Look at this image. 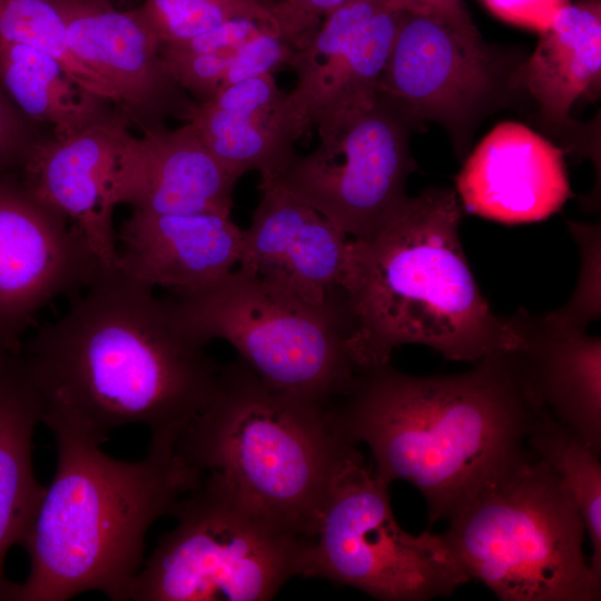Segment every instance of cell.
Listing matches in <instances>:
<instances>
[{"mask_svg": "<svg viewBox=\"0 0 601 601\" xmlns=\"http://www.w3.org/2000/svg\"><path fill=\"white\" fill-rule=\"evenodd\" d=\"M86 289L19 349L41 423L97 444L112 430L141 424L149 445L176 447L221 366L171 297L118 269H104Z\"/></svg>", "mask_w": 601, "mask_h": 601, "instance_id": "cell-1", "label": "cell"}, {"mask_svg": "<svg viewBox=\"0 0 601 601\" xmlns=\"http://www.w3.org/2000/svg\"><path fill=\"white\" fill-rule=\"evenodd\" d=\"M333 411L346 439L370 449L381 480L421 492L430 525L513 463L549 413L518 347L459 374L415 376L391 363L361 370Z\"/></svg>", "mask_w": 601, "mask_h": 601, "instance_id": "cell-2", "label": "cell"}, {"mask_svg": "<svg viewBox=\"0 0 601 601\" xmlns=\"http://www.w3.org/2000/svg\"><path fill=\"white\" fill-rule=\"evenodd\" d=\"M463 213L455 189L430 187L372 234L348 239L341 292L358 371L390 363L406 344L472 363L520 345L470 269L459 235Z\"/></svg>", "mask_w": 601, "mask_h": 601, "instance_id": "cell-3", "label": "cell"}, {"mask_svg": "<svg viewBox=\"0 0 601 601\" xmlns=\"http://www.w3.org/2000/svg\"><path fill=\"white\" fill-rule=\"evenodd\" d=\"M52 433L57 469L21 543L30 570L13 601H66L91 590L128 600L149 528L174 514L201 473L174 447L148 445L144 459L122 461L92 441Z\"/></svg>", "mask_w": 601, "mask_h": 601, "instance_id": "cell-4", "label": "cell"}, {"mask_svg": "<svg viewBox=\"0 0 601 601\" xmlns=\"http://www.w3.org/2000/svg\"><path fill=\"white\" fill-rule=\"evenodd\" d=\"M352 445L333 404L274 390L238 357L220 367L176 451L247 506L312 539L334 472Z\"/></svg>", "mask_w": 601, "mask_h": 601, "instance_id": "cell-5", "label": "cell"}, {"mask_svg": "<svg viewBox=\"0 0 601 601\" xmlns=\"http://www.w3.org/2000/svg\"><path fill=\"white\" fill-rule=\"evenodd\" d=\"M442 533L470 580L502 601H599L584 524L562 479L529 447L449 520Z\"/></svg>", "mask_w": 601, "mask_h": 601, "instance_id": "cell-6", "label": "cell"}, {"mask_svg": "<svg viewBox=\"0 0 601 601\" xmlns=\"http://www.w3.org/2000/svg\"><path fill=\"white\" fill-rule=\"evenodd\" d=\"M134 580V601H267L299 575L302 538L201 475Z\"/></svg>", "mask_w": 601, "mask_h": 601, "instance_id": "cell-7", "label": "cell"}, {"mask_svg": "<svg viewBox=\"0 0 601 601\" xmlns=\"http://www.w3.org/2000/svg\"><path fill=\"white\" fill-rule=\"evenodd\" d=\"M189 329L230 343L269 387L331 405L358 368L345 318L307 305L237 269L203 288L170 296Z\"/></svg>", "mask_w": 601, "mask_h": 601, "instance_id": "cell-8", "label": "cell"}, {"mask_svg": "<svg viewBox=\"0 0 601 601\" xmlns=\"http://www.w3.org/2000/svg\"><path fill=\"white\" fill-rule=\"evenodd\" d=\"M388 486L352 445L334 472L299 575L348 585L382 601L452 595L469 575L442 533L412 534L400 526Z\"/></svg>", "mask_w": 601, "mask_h": 601, "instance_id": "cell-9", "label": "cell"}, {"mask_svg": "<svg viewBox=\"0 0 601 601\" xmlns=\"http://www.w3.org/2000/svg\"><path fill=\"white\" fill-rule=\"evenodd\" d=\"M317 128L319 144L296 155L275 180L349 238L382 227L408 197L406 180L416 165L412 125L377 97Z\"/></svg>", "mask_w": 601, "mask_h": 601, "instance_id": "cell-10", "label": "cell"}, {"mask_svg": "<svg viewBox=\"0 0 601 601\" xmlns=\"http://www.w3.org/2000/svg\"><path fill=\"white\" fill-rule=\"evenodd\" d=\"M512 70L502 67L482 37L403 11L377 96L414 129L423 121L442 125L464 156L475 124L504 91H512Z\"/></svg>", "mask_w": 601, "mask_h": 601, "instance_id": "cell-11", "label": "cell"}, {"mask_svg": "<svg viewBox=\"0 0 601 601\" xmlns=\"http://www.w3.org/2000/svg\"><path fill=\"white\" fill-rule=\"evenodd\" d=\"M102 270L68 220L12 174L0 175V341L9 349H20V335L42 307L88 287Z\"/></svg>", "mask_w": 601, "mask_h": 601, "instance_id": "cell-12", "label": "cell"}, {"mask_svg": "<svg viewBox=\"0 0 601 601\" xmlns=\"http://www.w3.org/2000/svg\"><path fill=\"white\" fill-rule=\"evenodd\" d=\"M65 22L71 52L112 89L117 107L142 132L168 118L188 121L195 101L160 52L136 7L110 0H51Z\"/></svg>", "mask_w": 601, "mask_h": 601, "instance_id": "cell-13", "label": "cell"}, {"mask_svg": "<svg viewBox=\"0 0 601 601\" xmlns=\"http://www.w3.org/2000/svg\"><path fill=\"white\" fill-rule=\"evenodd\" d=\"M131 122L119 108L67 137H39L16 170L23 188L83 237L104 269H117L118 156Z\"/></svg>", "mask_w": 601, "mask_h": 601, "instance_id": "cell-14", "label": "cell"}, {"mask_svg": "<svg viewBox=\"0 0 601 601\" xmlns=\"http://www.w3.org/2000/svg\"><path fill=\"white\" fill-rule=\"evenodd\" d=\"M402 14L384 0H348L323 19L290 67L288 93L309 129L376 101Z\"/></svg>", "mask_w": 601, "mask_h": 601, "instance_id": "cell-15", "label": "cell"}, {"mask_svg": "<svg viewBox=\"0 0 601 601\" xmlns=\"http://www.w3.org/2000/svg\"><path fill=\"white\" fill-rule=\"evenodd\" d=\"M259 189L260 200L244 229L239 269L345 318L341 279L349 237L277 181L260 183Z\"/></svg>", "mask_w": 601, "mask_h": 601, "instance_id": "cell-16", "label": "cell"}, {"mask_svg": "<svg viewBox=\"0 0 601 601\" xmlns=\"http://www.w3.org/2000/svg\"><path fill=\"white\" fill-rule=\"evenodd\" d=\"M564 155L523 124H497L455 177L463 210L510 225L550 217L572 196Z\"/></svg>", "mask_w": 601, "mask_h": 601, "instance_id": "cell-17", "label": "cell"}, {"mask_svg": "<svg viewBox=\"0 0 601 601\" xmlns=\"http://www.w3.org/2000/svg\"><path fill=\"white\" fill-rule=\"evenodd\" d=\"M539 33L533 52L512 70L509 87L535 101L542 127L555 145L599 166L595 137L571 112L579 100L600 96L601 0L569 2Z\"/></svg>", "mask_w": 601, "mask_h": 601, "instance_id": "cell-18", "label": "cell"}, {"mask_svg": "<svg viewBox=\"0 0 601 601\" xmlns=\"http://www.w3.org/2000/svg\"><path fill=\"white\" fill-rule=\"evenodd\" d=\"M117 269L171 294L203 288L238 265L244 229L230 215L132 210L117 230Z\"/></svg>", "mask_w": 601, "mask_h": 601, "instance_id": "cell-19", "label": "cell"}, {"mask_svg": "<svg viewBox=\"0 0 601 601\" xmlns=\"http://www.w3.org/2000/svg\"><path fill=\"white\" fill-rule=\"evenodd\" d=\"M237 180L216 160L190 122L130 134L121 145L117 200L155 214L230 215Z\"/></svg>", "mask_w": 601, "mask_h": 601, "instance_id": "cell-20", "label": "cell"}, {"mask_svg": "<svg viewBox=\"0 0 601 601\" xmlns=\"http://www.w3.org/2000/svg\"><path fill=\"white\" fill-rule=\"evenodd\" d=\"M216 160L236 180L258 171L275 181L296 156L308 127L270 73L252 77L197 102L188 119Z\"/></svg>", "mask_w": 601, "mask_h": 601, "instance_id": "cell-21", "label": "cell"}, {"mask_svg": "<svg viewBox=\"0 0 601 601\" xmlns=\"http://www.w3.org/2000/svg\"><path fill=\"white\" fill-rule=\"evenodd\" d=\"M508 321L541 403L595 451L601 452V341L587 329L564 328L543 315L518 309Z\"/></svg>", "mask_w": 601, "mask_h": 601, "instance_id": "cell-22", "label": "cell"}, {"mask_svg": "<svg viewBox=\"0 0 601 601\" xmlns=\"http://www.w3.org/2000/svg\"><path fill=\"white\" fill-rule=\"evenodd\" d=\"M41 406L19 351L0 363V600H13L17 583L4 575V559L21 544L47 487L32 466V435Z\"/></svg>", "mask_w": 601, "mask_h": 601, "instance_id": "cell-23", "label": "cell"}, {"mask_svg": "<svg viewBox=\"0 0 601 601\" xmlns=\"http://www.w3.org/2000/svg\"><path fill=\"white\" fill-rule=\"evenodd\" d=\"M0 85L33 122L67 138L110 117L118 107L80 86L65 67L31 47L0 40Z\"/></svg>", "mask_w": 601, "mask_h": 601, "instance_id": "cell-24", "label": "cell"}, {"mask_svg": "<svg viewBox=\"0 0 601 601\" xmlns=\"http://www.w3.org/2000/svg\"><path fill=\"white\" fill-rule=\"evenodd\" d=\"M528 447L546 462L570 490L591 542V568L601 578L600 452L555 421L550 413L529 435Z\"/></svg>", "mask_w": 601, "mask_h": 601, "instance_id": "cell-25", "label": "cell"}, {"mask_svg": "<svg viewBox=\"0 0 601 601\" xmlns=\"http://www.w3.org/2000/svg\"><path fill=\"white\" fill-rule=\"evenodd\" d=\"M0 40L42 51L85 89L117 106L112 89L70 50L65 22L51 0H0Z\"/></svg>", "mask_w": 601, "mask_h": 601, "instance_id": "cell-26", "label": "cell"}, {"mask_svg": "<svg viewBox=\"0 0 601 601\" xmlns=\"http://www.w3.org/2000/svg\"><path fill=\"white\" fill-rule=\"evenodd\" d=\"M136 9L161 46L187 41L236 19L287 29L277 2L269 0H144Z\"/></svg>", "mask_w": 601, "mask_h": 601, "instance_id": "cell-27", "label": "cell"}, {"mask_svg": "<svg viewBox=\"0 0 601 601\" xmlns=\"http://www.w3.org/2000/svg\"><path fill=\"white\" fill-rule=\"evenodd\" d=\"M580 254V272L570 299L559 309L542 314L551 324L564 328L587 329L600 317V225L568 221Z\"/></svg>", "mask_w": 601, "mask_h": 601, "instance_id": "cell-28", "label": "cell"}, {"mask_svg": "<svg viewBox=\"0 0 601 601\" xmlns=\"http://www.w3.org/2000/svg\"><path fill=\"white\" fill-rule=\"evenodd\" d=\"M306 45L304 39L286 29L257 35L236 51L223 89L252 77L290 68L295 56Z\"/></svg>", "mask_w": 601, "mask_h": 601, "instance_id": "cell-29", "label": "cell"}, {"mask_svg": "<svg viewBox=\"0 0 601 601\" xmlns=\"http://www.w3.org/2000/svg\"><path fill=\"white\" fill-rule=\"evenodd\" d=\"M38 126L18 109L0 85V175L18 169L29 147L41 137Z\"/></svg>", "mask_w": 601, "mask_h": 601, "instance_id": "cell-30", "label": "cell"}, {"mask_svg": "<svg viewBox=\"0 0 601 601\" xmlns=\"http://www.w3.org/2000/svg\"><path fill=\"white\" fill-rule=\"evenodd\" d=\"M282 29L286 28H275L260 21L250 19H236L227 21L187 41L173 45H162L160 47L181 53L236 51L245 42L264 31H277Z\"/></svg>", "mask_w": 601, "mask_h": 601, "instance_id": "cell-31", "label": "cell"}, {"mask_svg": "<svg viewBox=\"0 0 601 601\" xmlns=\"http://www.w3.org/2000/svg\"><path fill=\"white\" fill-rule=\"evenodd\" d=\"M497 18L541 32L569 0H482Z\"/></svg>", "mask_w": 601, "mask_h": 601, "instance_id": "cell-32", "label": "cell"}, {"mask_svg": "<svg viewBox=\"0 0 601 601\" xmlns=\"http://www.w3.org/2000/svg\"><path fill=\"white\" fill-rule=\"evenodd\" d=\"M392 8L436 18L454 29L481 37L463 0H384Z\"/></svg>", "mask_w": 601, "mask_h": 601, "instance_id": "cell-33", "label": "cell"}, {"mask_svg": "<svg viewBox=\"0 0 601 601\" xmlns=\"http://www.w3.org/2000/svg\"><path fill=\"white\" fill-rule=\"evenodd\" d=\"M120 9H131L138 7L144 0H110Z\"/></svg>", "mask_w": 601, "mask_h": 601, "instance_id": "cell-34", "label": "cell"}, {"mask_svg": "<svg viewBox=\"0 0 601 601\" xmlns=\"http://www.w3.org/2000/svg\"><path fill=\"white\" fill-rule=\"evenodd\" d=\"M11 352H16V351H11L1 341H0V363L4 359V357L11 353Z\"/></svg>", "mask_w": 601, "mask_h": 601, "instance_id": "cell-35", "label": "cell"}]
</instances>
